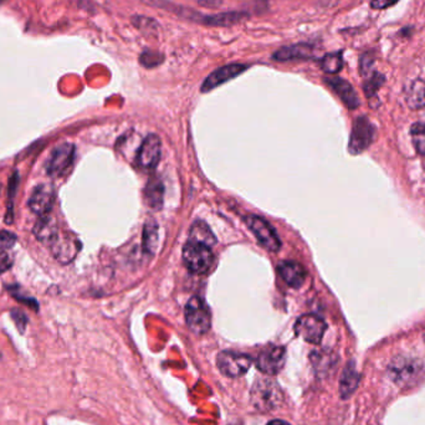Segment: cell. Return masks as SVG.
Instances as JSON below:
<instances>
[{
	"instance_id": "1",
	"label": "cell",
	"mask_w": 425,
	"mask_h": 425,
	"mask_svg": "<svg viewBox=\"0 0 425 425\" xmlns=\"http://www.w3.org/2000/svg\"><path fill=\"white\" fill-rule=\"evenodd\" d=\"M250 400L255 409L267 413L279 408L284 400L281 388L272 378L256 379L250 392Z\"/></svg>"
},
{
	"instance_id": "2",
	"label": "cell",
	"mask_w": 425,
	"mask_h": 425,
	"mask_svg": "<svg viewBox=\"0 0 425 425\" xmlns=\"http://www.w3.org/2000/svg\"><path fill=\"white\" fill-rule=\"evenodd\" d=\"M424 365L418 359L397 357L388 367L392 381L400 386H414L423 376Z\"/></svg>"
},
{
	"instance_id": "3",
	"label": "cell",
	"mask_w": 425,
	"mask_h": 425,
	"mask_svg": "<svg viewBox=\"0 0 425 425\" xmlns=\"http://www.w3.org/2000/svg\"><path fill=\"white\" fill-rule=\"evenodd\" d=\"M183 263L194 274H205L214 264V255L209 246L189 240L183 248Z\"/></svg>"
},
{
	"instance_id": "4",
	"label": "cell",
	"mask_w": 425,
	"mask_h": 425,
	"mask_svg": "<svg viewBox=\"0 0 425 425\" xmlns=\"http://www.w3.org/2000/svg\"><path fill=\"white\" fill-rule=\"evenodd\" d=\"M186 322L195 335H205L211 326V315L204 300L194 296L186 306Z\"/></svg>"
},
{
	"instance_id": "5",
	"label": "cell",
	"mask_w": 425,
	"mask_h": 425,
	"mask_svg": "<svg viewBox=\"0 0 425 425\" xmlns=\"http://www.w3.org/2000/svg\"><path fill=\"white\" fill-rule=\"evenodd\" d=\"M75 160V146L72 144H62L53 149L51 155L45 165L48 176L53 178L62 177L70 171Z\"/></svg>"
},
{
	"instance_id": "6",
	"label": "cell",
	"mask_w": 425,
	"mask_h": 425,
	"mask_svg": "<svg viewBox=\"0 0 425 425\" xmlns=\"http://www.w3.org/2000/svg\"><path fill=\"white\" fill-rule=\"evenodd\" d=\"M253 358L248 354L232 352V351H223L218 354L216 365L224 376L230 378L242 377L248 372L251 367Z\"/></svg>"
},
{
	"instance_id": "7",
	"label": "cell",
	"mask_w": 425,
	"mask_h": 425,
	"mask_svg": "<svg viewBox=\"0 0 425 425\" xmlns=\"http://www.w3.org/2000/svg\"><path fill=\"white\" fill-rule=\"evenodd\" d=\"M246 225L258 239L260 245L271 253H277L281 248L280 239L267 221L256 216H246Z\"/></svg>"
},
{
	"instance_id": "8",
	"label": "cell",
	"mask_w": 425,
	"mask_h": 425,
	"mask_svg": "<svg viewBox=\"0 0 425 425\" xmlns=\"http://www.w3.org/2000/svg\"><path fill=\"white\" fill-rule=\"evenodd\" d=\"M376 128L367 117H358L354 123L348 149L352 155H359L370 147L375 139Z\"/></svg>"
},
{
	"instance_id": "9",
	"label": "cell",
	"mask_w": 425,
	"mask_h": 425,
	"mask_svg": "<svg viewBox=\"0 0 425 425\" xmlns=\"http://www.w3.org/2000/svg\"><path fill=\"white\" fill-rule=\"evenodd\" d=\"M326 330V322L319 316L311 314L298 317L295 323L296 335L312 344H319L322 341Z\"/></svg>"
},
{
	"instance_id": "10",
	"label": "cell",
	"mask_w": 425,
	"mask_h": 425,
	"mask_svg": "<svg viewBox=\"0 0 425 425\" xmlns=\"http://www.w3.org/2000/svg\"><path fill=\"white\" fill-rule=\"evenodd\" d=\"M286 361V349L280 346H269L260 352L256 367L267 376H275L284 368Z\"/></svg>"
},
{
	"instance_id": "11",
	"label": "cell",
	"mask_w": 425,
	"mask_h": 425,
	"mask_svg": "<svg viewBox=\"0 0 425 425\" xmlns=\"http://www.w3.org/2000/svg\"><path fill=\"white\" fill-rule=\"evenodd\" d=\"M54 202H55V192L53 186L48 183H41L33 189L28 200V205L33 213L43 216L50 214L54 207Z\"/></svg>"
},
{
	"instance_id": "12",
	"label": "cell",
	"mask_w": 425,
	"mask_h": 425,
	"mask_svg": "<svg viewBox=\"0 0 425 425\" xmlns=\"http://www.w3.org/2000/svg\"><path fill=\"white\" fill-rule=\"evenodd\" d=\"M160 152H162V144L158 136L149 134L144 142L137 155V163L144 169H155L160 160Z\"/></svg>"
},
{
	"instance_id": "13",
	"label": "cell",
	"mask_w": 425,
	"mask_h": 425,
	"mask_svg": "<svg viewBox=\"0 0 425 425\" xmlns=\"http://www.w3.org/2000/svg\"><path fill=\"white\" fill-rule=\"evenodd\" d=\"M248 69L246 65L243 64H229L225 67L216 69V71L211 72L208 78H205L204 83L202 85V92H209L211 90L216 89L223 83L230 81L232 78H235L240 74H243Z\"/></svg>"
},
{
	"instance_id": "14",
	"label": "cell",
	"mask_w": 425,
	"mask_h": 425,
	"mask_svg": "<svg viewBox=\"0 0 425 425\" xmlns=\"http://www.w3.org/2000/svg\"><path fill=\"white\" fill-rule=\"evenodd\" d=\"M80 242L78 239L72 237L71 235H65V237H59L55 243L50 246L51 253L54 255L57 261L61 264H69L71 260L75 259V256L78 253L80 249Z\"/></svg>"
},
{
	"instance_id": "15",
	"label": "cell",
	"mask_w": 425,
	"mask_h": 425,
	"mask_svg": "<svg viewBox=\"0 0 425 425\" xmlns=\"http://www.w3.org/2000/svg\"><path fill=\"white\" fill-rule=\"evenodd\" d=\"M33 232L40 243L48 245L49 248L60 237L57 223L50 214L40 216L39 221H36V224L34 225Z\"/></svg>"
},
{
	"instance_id": "16",
	"label": "cell",
	"mask_w": 425,
	"mask_h": 425,
	"mask_svg": "<svg viewBox=\"0 0 425 425\" xmlns=\"http://www.w3.org/2000/svg\"><path fill=\"white\" fill-rule=\"evenodd\" d=\"M315 49L312 45L306 43L282 46L272 54L275 61L309 60L314 57Z\"/></svg>"
},
{
	"instance_id": "17",
	"label": "cell",
	"mask_w": 425,
	"mask_h": 425,
	"mask_svg": "<svg viewBox=\"0 0 425 425\" xmlns=\"http://www.w3.org/2000/svg\"><path fill=\"white\" fill-rule=\"evenodd\" d=\"M325 83L336 92L337 96L342 99L343 104L347 106L349 110H354L359 106V99L352 85L341 78L331 76L325 78Z\"/></svg>"
},
{
	"instance_id": "18",
	"label": "cell",
	"mask_w": 425,
	"mask_h": 425,
	"mask_svg": "<svg viewBox=\"0 0 425 425\" xmlns=\"http://www.w3.org/2000/svg\"><path fill=\"white\" fill-rule=\"evenodd\" d=\"M248 18L249 15L245 11H224V13H218L213 15H202L200 24H204L207 27L227 28V27L237 25Z\"/></svg>"
},
{
	"instance_id": "19",
	"label": "cell",
	"mask_w": 425,
	"mask_h": 425,
	"mask_svg": "<svg viewBox=\"0 0 425 425\" xmlns=\"http://www.w3.org/2000/svg\"><path fill=\"white\" fill-rule=\"evenodd\" d=\"M279 272L282 280L286 282L288 286L293 288H298L302 286L305 280H306V270L304 266L295 261H284L279 265Z\"/></svg>"
},
{
	"instance_id": "20",
	"label": "cell",
	"mask_w": 425,
	"mask_h": 425,
	"mask_svg": "<svg viewBox=\"0 0 425 425\" xmlns=\"http://www.w3.org/2000/svg\"><path fill=\"white\" fill-rule=\"evenodd\" d=\"M163 193H165V187L163 183L157 176H152L149 178L146 189H144V198L147 204L152 209H160L163 205Z\"/></svg>"
},
{
	"instance_id": "21",
	"label": "cell",
	"mask_w": 425,
	"mask_h": 425,
	"mask_svg": "<svg viewBox=\"0 0 425 425\" xmlns=\"http://www.w3.org/2000/svg\"><path fill=\"white\" fill-rule=\"evenodd\" d=\"M359 383V376L357 370L354 368V363L351 362L349 365L343 370L342 378L340 383V393L343 399L351 397L354 391L357 389Z\"/></svg>"
},
{
	"instance_id": "22",
	"label": "cell",
	"mask_w": 425,
	"mask_h": 425,
	"mask_svg": "<svg viewBox=\"0 0 425 425\" xmlns=\"http://www.w3.org/2000/svg\"><path fill=\"white\" fill-rule=\"evenodd\" d=\"M189 240L195 242V243L203 244L211 248L213 245H216V237H214L213 232L210 230V228L205 224L204 221H195L189 232Z\"/></svg>"
},
{
	"instance_id": "23",
	"label": "cell",
	"mask_w": 425,
	"mask_h": 425,
	"mask_svg": "<svg viewBox=\"0 0 425 425\" xmlns=\"http://www.w3.org/2000/svg\"><path fill=\"white\" fill-rule=\"evenodd\" d=\"M144 249L147 254H155L158 245V225L153 219H148L144 227Z\"/></svg>"
},
{
	"instance_id": "24",
	"label": "cell",
	"mask_w": 425,
	"mask_h": 425,
	"mask_svg": "<svg viewBox=\"0 0 425 425\" xmlns=\"http://www.w3.org/2000/svg\"><path fill=\"white\" fill-rule=\"evenodd\" d=\"M407 104L409 107L418 110L425 106V81L417 80L412 83L407 94Z\"/></svg>"
},
{
	"instance_id": "25",
	"label": "cell",
	"mask_w": 425,
	"mask_h": 425,
	"mask_svg": "<svg viewBox=\"0 0 425 425\" xmlns=\"http://www.w3.org/2000/svg\"><path fill=\"white\" fill-rule=\"evenodd\" d=\"M343 60L342 54L341 53H332V54H327V55L322 57L321 60V67L322 70L330 74V75H335L342 70Z\"/></svg>"
},
{
	"instance_id": "26",
	"label": "cell",
	"mask_w": 425,
	"mask_h": 425,
	"mask_svg": "<svg viewBox=\"0 0 425 425\" xmlns=\"http://www.w3.org/2000/svg\"><path fill=\"white\" fill-rule=\"evenodd\" d=\"M163 61H165V55L153 50L146 49L139 56V64L147 69L160 67Z\"/></svg>"
},
{
	"instance_id": "27",
	"label": "cell",
	"mask_w": 425,
	"mask_h": 425,
	"mask_svg": "<svg viewBox=\"0 0 425 425\" xmlns=\"http://www.w3.org/2000/svg\"><path fill=\"white\" fill-rule=\"evenodd\" d=\"M414 147L420 155H425V123H414L410 128Z\"/></svg>"
},
{
	"instance_id": "28",
	"label": "cell",
	"mask_w": 425,
	"mask_h": 425,
	"mask_svg": "<svg viewBox=\"0 0 425 425\" xmlns=\"http://www.w3.org/2000/svg\"><path fill=\"white\" fill-rule=\"evenodd\" d=\"M335 357L330 352L325 351H315L311 354V362L315 365L316 370H326L333 365Z\"/></svg>"
},
{
	"instance_id": "29",
	"label": "cell",
	"mask_w": 425,
	"mask_h": 425,
	"mask_svg": "<svg viewBox=\"0 0 425 425\" xmlns=\"http://www.w3.org/2000/svg\"><path fill=\"white\" fill-rule=\"evenodd\" d=\"M384 81H386V78H384V76H383L382 74H379V72H375V74L365 81V85H363L365 96H368V97L375 96L382 85L384 83Z\"/></svg>"
},
{
	"instance_id": "30",
	"label": "cell",
	"mask_w": 425,
	"mask_h": 425,
	"mask_svg": "<svg viewBox=\"0 0 425 425\" xmlns=\"http://www.w3.org/2000/svg\"><path fill=\"white\" fill-rule=\"evenodd\" d=\"M19 173L17 171H14V173L11 174V179H9V197H11V208L8 209L6 213V224H11L13 223V199L17 195L18 188H19Z\"/></svg>"
},
{
	"instance_id": "31",
	"label": "cell",
	"mask_w": 425,
	"mask_h": 425,
	"mask_svg": "<svg viewBox=\"0 0 425 425\" xmlns=\"http://www.w3.org/2000/svg\"><path fill=\"white\" fill-rule=\"evenodd\" d=\"M132 22L144 33H153L158 28V24L152 18L142 17V15H136L132 18Z\"/></svg>"
},
{
	"instance_id": "32",
	"label": "cell",
	"mask_w": 425,
	"mask_h": 425,
	"mask_svg": "<svg viewBox=\"0 0 425 425\" xmlns=\"http://www.w3.org/2000/svg\"><path fill=\"white\" fill-rule=\"evenodd\" d=\"M8 290L11 291V295L14 296V298H17L19 302H22V304H25L27 306H29L30 309H33L35 312H38L39 311V302L33 298H29V296H22L19 293V287L18 286H9L8 287Z\"/></svg>"
},
{
	"instance_id": "33",
	"label": "cell",
	"mask_w": 425,
	"mask_h": 425,
	"mask_svg": "<svg viewBox=\"0 0 425 425\" xmlns=\"http://www.w3.org/2000/svg\"><path fill=\"white\" fill-rule=\"evenodd\" d=\"M11 320L14 321V323H15V326L20 331V333H24L29 322L28 316L25 315V312H22L20 309H11Z\"/></svg>"
},
{
	"instance_id": "34",
	"label": "cell",
	"mask_w": 425,
	"mask_h": 425,
	"mask_svg": "<svg viewBox=\"0 0 425 425\" xmlns=\"http://www.w3.org/2000/svg\"><path fill=\"white\" fill-rule=\"evenodd\" d=\"M14 264V256L9 249H0V275L11 270Z\"/></svg>"
},
{
	"instance_id": "35",
	"label": "cell",
	"mask_w": 425,
	"mask_h": 425,
	"mask_svg": "<svg viewBox=\"0 0 425 425\" xmlns=\"http://www.w3.org/2000/svg\"><path fill=\"white\" fill-rule=\"evenodd\" d=\"M17 235L13 234V232H6V230L0 232V249H9V250H11V248L17 243Z\"/></svg>"
},
{
	"instance_id": "36",
	"label": "cell",
	"mask_w": 425,
	"mask_h": 425,
	"mask_svg": "<svg viewBox=\"0 0 425 425\" xmlns=\"http://www.w3.org/2000/svg\"><path fill=\"white\" fill-rule=\"evenodd\" d=\"M398 0H372L370 8L376 9V11H383V9H388L391 6H396Z\"/></svg>"
},
{
	"instance_id": "37",
	"label": "cell",
	"mask_w": 425,
	"mask_h": 425,
	"mask_svg": "<svg viewBox=\"0 0 425 425\" xmlns=\"http://www.w3.org/2000/svg\"><path fill=\"white\" fill-rule=\"evenodd\" d=\"M372 64H373V57L370 55V54H365V55L361 57V61H359V70H361V74L365 76L370 71V67H372Z\"/></svg>"
},
{
	"instance_id": "38",
	"label": "cell",
	"mask_w": 425,
	"mask_h": 425,
	"mask_svg": "<svg viewBox=\"0 0 425 425\" xmlns=\"http://www.w3.org/2000/svg\"><path fill=\"white\" fill-rule=\"evenodd\" d=\"M223 4V0H198V6L207 9H218Z\"/></svg>"
},
{
	"instance_id": "39",
	"label": "cell",
	"mask_w": 425,
	"mask_h": 425,
	"mask_svg": "<svg viewBox=\"0 0 425 425\" xmlns=\"http://www.w3.org/2000/svg\"><path fill=\"white\" fill-rule=\"evenodd\" d=\"M267 425H291L290 423H287L285 420L275 419L271 420L267 423Z\"/></svg>"
},
{
	"instance_id": "40",
	"label": "cell",
	"mask_w": 425,
	"mask_h": 425,
	"mask_svg": "<svg viewBox=\"0 0 425 425\" xmlns=\"http://www.w3.org/2000/svg\"><path fill=\"white\" fill-rule=\"evenodd\" d=\"M4 1H6V0H0V4H3V3H4Z\"/></svg>"
},
{
	"instance_id": "41",
	"label": "cell",
	"mask_w": 425,
	"mask_h": 425,
	"mask_svg": "<svg viewBox=\"0 0 425 425\" xmlns=\"http://www.w3.org/2000/svg\"><path fill=\"white\" fill-rule=\"evenodd\" d=\"M424 340H425V332H424Z\"/></svg>"
}]
</instances>
